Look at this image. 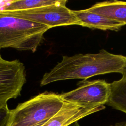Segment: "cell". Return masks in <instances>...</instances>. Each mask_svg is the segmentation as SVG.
I'll return each mask as SVG.
<instances>
[{
  "label": "cell",
  "mask_w": 126,
  "mask_h": 126,
  "mask_svg": "<svg viewBox=\"0 0 126 126\" xmlns=\"http://www.w3.org/2000/svg\"><path fill=\"white\" fill-rule=\"evenodd\" d=\"M10 117V110L6 106L0 109V126H8Z\"/></svg>",
  "instance_id": "cell-11"
},
{
  "label": "cell",
  "mask_w": 126,
  "mask_h": 126,
  "mask_svg": "<svg viewBox=\"0 0 126 126\" xmlns=\"http://www.w3.org/2000/svg\"><path fill=\"white\" fill-rule=\"evenodd\" d=\"M121 78L110 83V93L106 104L126 114V70Z\"/></svg>",
  "instance_id": "cell-10"
},
{
  "label": "cell",
  "mask_w": 126,
  "mask_h": 126,
  "mask_svg": "<svg viewBox=\"0 0 126 126\" xmlns=\"http://www.w3.org/2000/svg\"><path fill=\"white\" fill-rule=\"evenodd\" d=\"M126 70V56L114 54L104 49L96 54L63 56L61 62L43 75L40 86L69 79L86 81L94 76L110 73L122 74Z\"/></svg>",
  "instance_id": "cell-1"
},
{
  "label": "cell",
  "mask_w": 126,
  "mask_h": 126,
  "mask_svg": "<svg viewBox=\"0 0 126 126\" xmlns=\"http://www.w3.org/2000/svg\"><path fill=\"white\" fill-rule=\"evenodd\" d=\"M49 27L10 15L0 14V50L11 48L35 52Z\"/></svg>",
  "instance_id": "cell-2"
},
{
  "label": "cell",
  "mask_w": 126,
  "mask_h": 126,
  "mask_svg": "<svg viewBox=\"0 0 126 126\" xmlns=\"http://www.w3.org/2000/svg\"><path fill=\"white\" fill-rule=\"evenodd\" d=\"M116 126V125H115V126Z\"/></svg>",
  "instance_id": "cell-15"
},
{
  "label": "cell",
  "mask_w": 126,
  "mask_h": 126,
  "mask_svg": "<svg viewBox=\"0 0 126 126\" xmlns=\"http://www.w3.org/2000/svg\"><path fill=\"white\" fill-rule=\"evenodd\" d=\"M61 94L43 92L10 110L8 126H41L63 106Z\"/></svg>",
  "instance_id": "cell-3"
},
{
  "label": "cell",
  "mask_w": 126,
  "mask_h": 126,
  "mask_svg": "<svg viewBox=\"0 0 126 126\" xmlns=\"http://www.w3.org/2000/svg\"><path fill=\"white\" fill-rule=\"evenodd\" d=\"M2 59V57H1V56L0 55V60H1Z\"/></svg>",
  "instance_id": "cell-14"
},
{
  "label": "cell",
  "mask_w": 126,
  "mask_h": 126,
  "mask_svg": "<svg viewBox=\"0 0 126 126\" xmlns=\"http://www.w3.org/2000/svg\"><path fill=\"white\" fill-rule=\"evenodd\" d=\"M10 15L47 26L50 28L62 26L80 25L81 23L66 4L38 7L27 10L5 12Z\"/></svg>",
  "instance_id": "cell-4"
},
{
  "label": "cell",
  "mask_w": 126,
  "mask_h": 126,
  "mask_svg": "<svg viewBox=\"0 0 126 126\" xmlns=\"http://www.w3.org/2000/svg\"><path fill=\"white\" fill-rule=\"evenodd\" d=\"M67 126H80L79 123H78V122H74L71 124H70L69 125Z\"/></svg>",
  "instance_id": "cell-13"
},
{
  "label": "cell",
  "mask_w": 126,
  "mask_h": 126,
  "mask_svg": "<svg viewBox=\"0 0 126 126\" xmlns=\"http://www.w3.org/2000/svg\"><path fill=\"white\" fill-rule=\"evenodd\" d=\"M73 12L80 22L81 26L90 29L118 31L125 26L122 23L89 11L87 9L73 10Z\"/></svg>",
  "instance_id": "cell-7"
},
{
  "label": "cell",
  "mask_w": 126,
  "mask_h": 126,
  "mask_svg": "<svg viewBox=\"0 0 126 126\" xmlns=\"http://www.w3.org/2000/svg\"><path fill=\"white\" fill-rule=\"evenodd\" d=\"M26 82L25 67L20 61L0 60V109L7 106V101L16 98Z\"/></svg>",
  "instance_id": "cell-5"
},
{
  "label": "cell",
  "mask_w": 126,
  "mask_h": 126,
  "mask_svg": "<svg viewBox=\"0 0 126 126\" xmlns=\"http://www.w3.org/2000/svg\"><path fill=\"white\" fill-rule=\"evenodd\" d=\"M80 83L77 88L61 94L64 101L85 107H96L107 103L110 93V83L104 80H86Z\"/></svg>",
  "instance_id": "cell-6"
},
{
  "label": "cell",
  "mask_w": 126,
  "mask_h": 126,
  "mask_svg": "<svg viewBox=\"0 0 126 126\" xmlns=\"http://www.w3.org/2000/svg\"><path fill=\"white\" fill-rule=\"evenodd\" d=\"M87 10L126 25V1L113 0L97 2Z\"/></svg>",
  "instance_id": "cell-8"
},
{
  "label": "cell",
  "mask_w": 126,
  "mask_h": 126,
  "mask_svg": "<svg viewBox=\"0 0 126 126\" xmlns=\"http://www.w3.org/2000/svg\"><path fill=\"white\" fill-rule=\"evenodd\" d=\"M66 0H0V14L27 10L38 7L66 4Z\"/></svg>",
  "instance_id": "cell-9"
},
{
  "label": "cell",
  "mask_w": 126,
  "mask_h": 126,
  "mask_svg": "<svg viewBox=\"0 0 126 126\" xmlns=\"http://www.w3.org/2000/svg\"><path fill=\"white\" fill-rule=\"evenodd\" d=\"M116 126H126V122H121L118 124H117Z\"/></svg>",
  "instance_id": "cell-12"
}]
</instances>
